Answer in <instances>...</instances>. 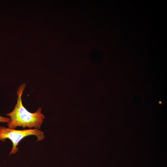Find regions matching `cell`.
<instances>
[{
    "mask_svg": "<svg viewBox=\"0 0 167 167\" xmlns=\"http://www.w3.org/2000/svg\"><path fill=\"white\" fill-rule=\"evenodd\" d=\"M26 87V84L24 83L19 87L16 91L17 101L15 108L12 112L6 114L10 119L7 126L8 128L13 129L19 126L39 130L45 117L41 113V107H39L35 112L32 113L23 105L22 96Z\"/></svg>",
    "mask_w": 167,
    "mask_h": 167,
    "instance_id": "cell-1",
    "label": "cell"
},
{
    "mask_svg": "<svg viewBox=\"0 0 167 167\" xmlns=\"http://www.w3.org/2000/svg\"><path fill=\"white\" fill-rule=\"evenodd\" d=\"M31 135L36 136L37 141H42L45 137L43 131L36 129L16 130L3 126H0V141L4 142L6 139H9L12 143V148L9 155L16 153L19 150L17 146L19 143L24 137Z\"/></svg>",
    "mask_w": 167,
    "mask_h": 167,
    "instance_id": "cell-2",
    "label": "cell"
},
{
    "mask_svg": "<svg viewBox=\"0 0 167 167\" xmlns=\"http://www.w3.org/2000/svg\"><path fill=\"white\" fill-rule=\"evenodd\" d=\"M10 121V118L3 117L0 115V122L2 123H9Z\"/></svg>",
    "mask_w": 167,
    "mask_h": 167,
    "instance_id": "cell-3",
    "label": "cell"
}]
</instances>
